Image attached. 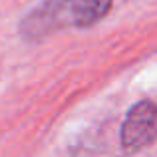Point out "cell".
<instances>
[{"label":"cell","instance_id":"obj_1","mask_svg":"<svg viewBox=\"0 0 157 157\" xmlns=\"http://www.w3.org/2000/svg\"><path fill=\"white\" fill-rule=\"evenodd\" d=\"M111 0H46L22 24V30L30 38L56 30V28H86L96 24L107 14Z\"/></svg>","mask_w":157,"mask_h":157},{"label":"cell","instance_id":"obj_2","mask_svg":"<svg viewBox=\"0 0 157 157\" xmlns=\"http://www.w3.org/2000/svg\"><path fill=\"white\" fill-rule=\"evenodd\" d=\"M157 141V105L139 101L129 109L121 125V145L125 151H139Z\"/></svg>","mask_w":157,"mask_h":157}]
</instances>
